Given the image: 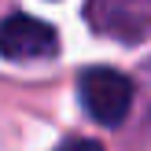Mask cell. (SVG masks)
<instances>
[{"mask_svg":"<svg viewBox=\"0 0 151 151\" xmlns=\"http://www.w3.org/2000/svg\"><path fill=\"white\" fill-rule=\"evenodd\" d=\"M81 107L100 125H122L133 107V81L114 66H88L78 81Z\"/></svg>","mask_w":151,"mask_h":151,"instance_id":"1","label":"cell"},{"mask_svg":"<svg viewBox=\"0 0 151 151\" xmlns=\"http://www.w3.org/2000/svg\"><path fill=\"white\" fill-rule=\"evenodd\" d=\"M59 37L55 26L33 19V15H7L0 19V55L15 59V63H26V59H44L55 55Z\"/></svg>","mask_w":151,"mask_h":151,"instance_id":"2","label":"cell"},{"mask_svg":"<svg viewBox=\"0 0 151 151\" xmlns=\"http://www.w3.org/2000/svg\"><path fill=\"white\" fill-rule=\"evenodd\" d=\"M55 151H103L96 140H88V137H70V140H63Z\"/></svg>","mask_w":151,"mask_h":151,"instance_id":"3","label":"cell"},{"mask_svg":"<svg viewBox=\"0 0 151 151\" xmlns=\"http://www.w3.org/2000/svg\"><path fill=\"white\" fill-rule=\"evenodd\" d=\"M137 4H140V0H137Z\"/></svg>","mask_w":151,"mask_h":151,"instance_id":"4","label":"cell"}]
</instances>
